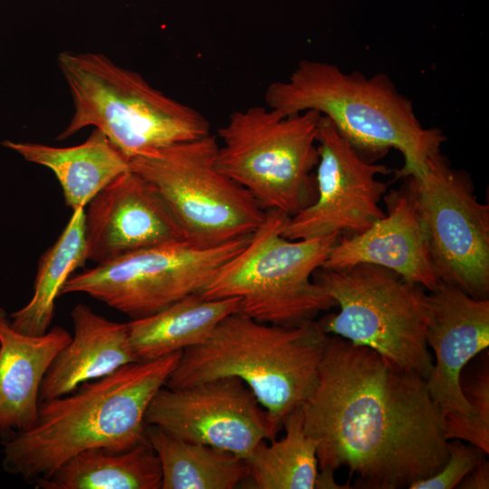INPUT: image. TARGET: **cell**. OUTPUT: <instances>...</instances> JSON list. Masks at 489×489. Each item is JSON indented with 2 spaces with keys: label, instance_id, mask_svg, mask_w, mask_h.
<instances>
[{
  "label": "cell",
  "instance_id": "obj_1",
  "mask_svg": "<svg viewBox=\"0 0 489 489\" xmlns=\"http://www.w3.org/2000/svg\"><path fill=\"white\" fill-rule=\"evenodd\" d=\"M302 408L319 470L348 468L352 488H408L448 457L427 379L339 336L329 335L317 385Z\"/></svg>",
  "mask_w": 489,
  "mask_h": 489
},
{
  "label": "cell",
  "instance_id": "obj_2",
  "mask_svg": "<svg viewBox=\"0 0 489 489\" xmlns=\"http://www.w3.org/2000/svg\"><path fill=\"white\" fill-rule=\"evenodd\" d=\"M182 351L124 365L41 402L34 425L2 441L4 469L35 483L84 450L122 452L145 441L148 408Z\"/></svg>",
  "mask_w": 489,
  "mask_h": 489
},
{
  "label": "cell",
  "instance_id": "obj_3",
  "mask_svg": "<svg viewBox=\"0 0 489 489\" xmlns=\"http://www.w3.org/2000/svg\"><path fill=\"white\" fill-rule=\"evenodd\" d=\"M264 100L285 116L312 110L327 117L369 162L389 149L398 150L404 163L394 171L395 179L419 172L446 139L441 129L421 125L412 101L384 73L367 77L326 62L302 60L287 80L267 87Z\"/></svg>",
  "mask_w": 489,
  "mask_h": 489
},
{
  "label": "cell",
  "instance_id": "obj_4",
  "mask_svg": "<svg viewBox=\"0 0 489 489\" xmlns=\"http://www.w3.org/2000/svg\"><path fill=\"white\" fill-rule=\"evenodd\" d=\"M328 339L314 320L288 327L235 312L204 342L182 351L165 387L179 389L239 378L267 412L277 435L288 415L313 392Z\"/></svg>",
  "mask_w": 489,
  "mask_h": 489
},
{
  "label": "cell",
  "instance_id": "obj_5",
  "mask_svg": "<svg viewBox=\"0 0 489 489\" xmlns=\"http://www.w3.org/2000/svg\"><path fill=\"white\" fill-rule=\"evenodd\" d=\"M57 63L73 102L72 116L57 140L94 127L129 159L211 134L210 122L200 111L103 53L64 51Z\"/></svg>",
  "mask_w": 489,
  "mask_h": 489
},
{
  "label": "cell",
  "instance_id": "obj_6",
  "mask_svg": "<svg viewBox=\"0 0 489 489\" xmlns=\"http://www.w3.org/2000/svg\"><path fill=\"white\" fill-rule=\"evenodd\" d=\"M287 214L265 210L246 245L200 292L206 299L239 297L243 314L263 323L297 326L313 321L335 301L313 279L339 238L333 234L291 240L283 235Z\"/></svg>",
  "mask_w": 489,
  "mask_h": 489
},
{
  "label": "cell",
  "instance_id": "obj_7",
  "mask_svg": "<svg viewBox=\"0 0 489 489\" xmlns=\"http://www.w3.org/2000/svg\"><path fill=\"white\" fill-rule=\"evenodd\" d=\"M338 312L317 321L321 331L371 349L398 369L427 379L433 358L427 343L426 290L379 265L319 268L312 274Z\"/></svg>",
  "mask_w": 489,
  "mask_h": 489
},
{
  "label": "cell",
  "instance_id": "obj_8",
  "mask_svg": "<svg viewBox=\"0 0 489 489\" xmlns=\"http://www.w3.org/2000/svg\"><path fill=\"white\" fill-rule=\"evenodd\" d=\"M321 116L312 110L285 116L265 106L234 111L218 129L216 166L263 209L292 216L317 197Z\"/></svg>",
  "mask_w": 489,
  "mask_h": 489
},
{
  "label": "cell",
  "instance_id": "obj_9",
  "mask_svg": "<svg viewBox=\"0 0 489 489\" xmlns=\"http://www.w3.org/2000/svg\"><path fill=\"white\" fill-rule=\"evenodd\" d=\"M217 148L209 134L129 159V168L164 199L184 241L197 247L249 236L265 217L251 193L218 170Z\"/></svg>",
  "mask_w": 489,
  "mask_h": 489
},
{
  "label": "cell",
  "instance_id": "obj_10",
  "mask_svg": "<svg viewBox=\"0 0 489 489\" xmlns=\"http://www.w3.org/2000/svg\"><path fill=\"white\" fill-rule=\"evenodd\" d=\"M251 235L209 248L177 241L136 250L72 274L60 294L85 293L131 320L144 318L202 292Z\"/></svg>",
  "mask_w": 489,
  "mask_h": 489
},
{
  "label": "cell",
  "instance_id": "obj_11",
  "mask_svg": "<svg viewBox=\"0 0 489 489\" xmlns=\"http://www.w3.org/2000/svg\"><path fill=\"white\" fill-rule=\"evenodd\" d=\"M407 178L440 282L488 299L489 206L477 200L469 174L438 152Z\"/></svg>",
  "mask_w": 489,
  "mask_h": 489
},
{
  "label": "cell",
  "instance_id": "obj_12",
  "mask_svg": "<svg viewBox=\"0 0 489 489\" xmlns=\"http://www.w3.org/2000/svg\"><path fill=\"white\" fill-rule=\"evenodd\" d=\"M317 145L316 200L289 218L283 235L298 240L364 232L385 216L379 202L388 185L377 177L390 169L362 158L322 115Z\"/></svg>",
  "mask_w": 489,
  "mask_h": 489
},
{
  "label": "cell",
  "instance_id": "obj_13",
  "mask_svg": "<svg viewBox=\"0 0 489 489\" xmlns=\"http://www.w3.org/2000/svg\"><path fill=\"white\" fill-rule=\"evenodd\" d=\"M145 420L182 440L225 450L245 460L261 441L276 438L267 412L236 377L179 389L163 387L150 402Z\"/></svg>",
  "mask_w": 489,
  "mask_h": 489
},
{
  "label": "cell",
  "instance_id": "obj_14",
  "mask_svg": "<svg viewBox=\"0 0 489 489\" xmlns=\"http://www.w3.org/2000/svg\"><path fill=\"white\" fill-rule=\"evenodd\" d=\"M427 292L426 338L435 363L427 388L442 413L446 438L465 440L473 409L462 390V372L489 346V299L443 282Z\"/></svg>",
  "mask_w": 489,
  "mask_h": 489
},
{
  "label": "cell",
  "instance_id": "obj_15",
  "mask_svg": "<svg viewBox=\"0 0 489 489\" xmlns=\"http://www.w3.org/2000/svg\"><path fill=\"white\" fill-rule=\"evenodd\" d=\"M184 241L158 192L129 168L90 202L85 212L87 260L101 264L125 254Z\"/></svg>",
  "mask_w": 489,
  "mask_h": 489
},
{
  "label": "cell",
  "instance_id": "obj_16",
  "mask_svg": "<svg viewBox=\"0 0 489 489\" xmlns=\"http://www.w3.org/2000/svg\"><path fill=\"white\" fill-rule=\"evenodd\" d=\"M385 216L364 232L339 236L322 268L341 269L360 264L388 268L427 291L440 280L432 264L414 197L407 187L385 193Z\"/></svg>",
  "mask_w": 489,
  "mask_h": 489
},
{
  "label": "cell",
  "instance_id": "obj_17",
  "mask_svg": "<svg viewBox=\"0 0 489 489\" xmlns=\"http://www.w3.org/2000/svg\"><path fill=\"white\" fill-rule=\"evenodd\" d=\"M72 335L55 326L42 335H27L12 328L0 307V433L25 431L36 422L39 391L57 353Z\"/></svg>",
  "mask_w": 489,
  "mask_h": 489
},
{
  "label": "cell",
  "instance_id": "obj_18",
  "mask_svg": "<svg viewBox=\"0 0 489 489\" xmlns=\"http://www.w3.org/2000/svg\"><path fill=\"white\" fill-rule=\"evenodd\" d=\"M73 335L57 353L41 383V402L74 391L82 384L137 362L127 323L111 321L79 303L71 312Z\"/></svg>",
  "mask_w": 489,
  "mask_h": 489
},
{
  "label": "cell",
  "instance_id": "obj_19",
  "mask_svg": "<svg viewBox=\"0 0 489 489\" xmlns=\"http://www.w3.org/2000/svg\"><path fill=\"white\" fill-rule=\"evenodd\" d=\"M2 145L28 162L48 168L72 211L87 204L114 178L129 168V159L100 129L72 147L4 140Z\"/></svg>",
  "mask_w": 489,
  "mask_h": 489
},
{
  "label": "cell",
  "instance_id": "obj_20",
  "mask_svg": "<svg viewBox=\"0 0 489 489\" xmlns=\"http://www.w3.org/2000/svg\"><path fill=\"white\" fill-rule=\"evenodd\" d=\"M241 311V299L187 295L152 315L127 322L138 361L158 359L204 342L228 315Z\"/></svg>",
  "mask_w": 489,
  "mask_h": 489
},
{
  "label": "cell",
  "instance_id": "obj_21",
  "mask_svg": "<svg viewBox=\"0 0 489 489\" xmlns=\"http://www.w3.org/2000/svg\"><path fill=\"white\" fill-rule=\"evenodd\" d=\"M160 462L149 441L112 452L92 448L66 460L38 479V489H161Z\"/></svg>",
  "mask_w": 489,
  "mask_h": 489
},
{
  "label": "cell",
  "instance_id": "obj_22",
  "mask_svg": "<svg viewBox=\"0 0 489 489\" xmlns=\"http://www.w3.org/2000/svg\"><path fill=\"white\" fill-rule=\"evenodd\" d=\"M146 438L158 456L161 489H234L249 478L245 459L207 445L182 440L157 425Z\"/></svg>",
  "mask_w": 489,
  "mask_h": 489
},
{
  "label": "cell",
  "instance_id": "obj_23",
  "mask_svg": "<svg viewBox=\"0 0 489 489\" xmlns=\"http://www.w3.org/2000/svg\"><path fill=\"white\" fill-rule=\"evenodd\" d=\"M86 261L85 210L80 207L73 211L57 240L40 257L33 296L26 305L11 313L12 328L34 336L47 332L62 286Z\"/></svg>",
  "mask_w": 489,
  "mask_h": 489
},
{
  "label": "cell",
  "instance_id": "obj_24",
  "mask_svg": "<svg viewBox=\"0 0 489 489\" xmlns=\"http://www.w3.org/2000/svg\"><path fill=\"white\" fill-rule=\"evenodd\" d=\"M280 440H263L246 459L253 488L314 489L319 465L317 442L303 424L302 406L285 418Z\"/></svg>",
  "mask_w": 489,
  "mask_h": 489
},
{
  "label": "cell",
  "instance_id": "obj_25",
  "mask_svg": "<svg viewBox=\"0 0 489 489\" xmlns=\"http://www.w3.org/2000/svg\"><path fill=\"white\" fill-rule=\"evenodd\" d=\"M487 455L479 447L449 440L448 457L442 468L428 478L416 481L409 489H452Z\"/></svg>",
  "mask_w": 489,
  "mask_h": 489
},
{
  "label": "cell",
  "instance_id": "obj_26",
  "mask_svg": "<svg viewBox=\"0 0 489 489\" xmlns=\"http://www.w3.org/2000/svg\"><path fill=\"white\" fill-rule=\"evenodd\" d=\"M465 399L473 409V418L466 442L489 453V367L488 360L465 384L461 382Z\"/></svg>",
  "mask_w": 489,
  "mask_h": 489
},
{
  "label": "cell",
  "instance_id": "obj_27",
  "mask_svg": "<svg viewBox=\"0 0 489 489\" xmlns=\"http://www.w3.org/2000/svg\"><path fill=\"white\" fill-rule=\"evenodd\" d=\"M486 457V456H485ZM484 457L458 484L461 489H488L489 462Z\"/></svg>",
  "mask_w": 489,
  "mask_h": 489
},
{
  "label": "cell",
  "instance_id": "obj_28",
  "mask_svg": "<svg viewBox=\"0 0 489 489\" xmlns=\"http://www.w3.org/2000/svg\"><path fill=\"white\" fill-rule=\"evenodd\" d=\"M315 488L318 489H347L352 488L350 485H341L336 483L334 479V471L319 470Z\"/></svg>",
  "mask_w": 489,
  "mask_h": 489
}]
</instances>
